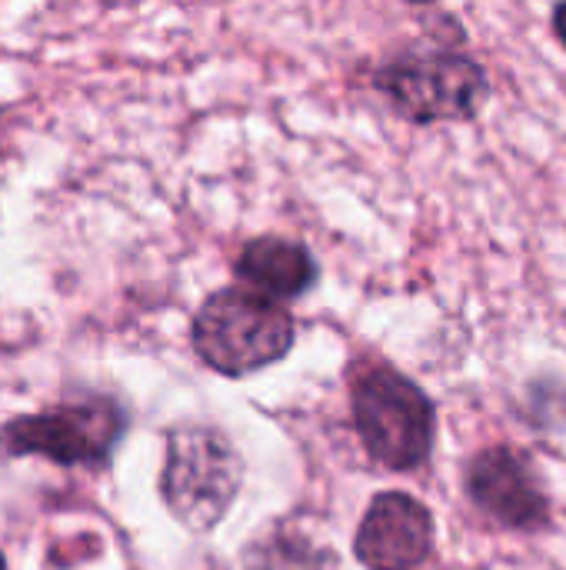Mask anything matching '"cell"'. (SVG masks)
I'll return each mask as SVG.
<instances>
[{"mask_svg": "<svg viewBox=\"0 0 566 570\" xmlns=\"http://www.w3.org/2000/svg\"><path fill=\"white\" fill-rule=\"evenodd\" d=\"M554 30H557L560 43L566 47V0H560V3L554 7Z\"/></svg>", "mask_w": 566, "mask_h": 570, "instance_id": "obj_9", "label": "cell"}, {"mask_svg": "<svg viewBox=\"0 0 566 570\" xmlns=\"http://www.w3.org/2000/svg\"><path fill=\"white\" fill-rule=\"evenodd\" d=\"M410 3H434V0H410Z\"/></svg>", "mask_w": 566, "mask_h": 570, "instance_id": "obj_10", "label": "cell"}, {"mask_svg": "<svg viewBox=\"0 0 566 570\" xmlns=\"http://www.w3.org/2000/svg\"><path fill=\"white\" fill-rule=\"evenodd\" d=\"M374 87L414 124L470 120L490 97L487 70L457 50H407L374 73Z\"/></svg>", "mask_w": 566, "mask_h": 570, "instance_id": "obj_2", "label": "cell"}, {"mask_svg": "<svg viewBox=\"0 0 566 570\" xmlns=\"http://www.w3.org/2000/svg\"><path fill=\"white\" fill-rule=\"evenodd\" d=\"M237 277L270 301H294L317 284L320 267L300 240L254 237L237 257Z\"/></svg>", "mask_w": 566, "mask_h": 570, "instance_id": "obj_8", "label": "cell"}, {"mask_svg": "<svg viewBox=\"0 0 566 570\" xmlns=\"http://www.w3.org/2000/svg\"><path fill=\"white\" fill-rule=\"evenodd\" d=\"M434 548V518L410 494L387 491L374 498L357 531V558L370 570L417 568Z\"/></svg>", "mask_w": 566, "mask_h": 570, "instance_id": "obj_7", "label": "cell"}, {"mask_svg": "<svg viewBox=\"0 0 566 570\" xmlns=\"http://www.w3.org/2000/svg\"><path fill=\"white\" fill-rule=\"evenodd\" d=\"M467 494L507 528H540L550 514L534 464L510 448H490L474 458L467 468Z\"/></svg>", "mask_w": 566, "mask_h": 570, "instance_id": "obj_6", "label": "cell"}, {"mask_svg": "<svg viewBox=\"0 0 566 570\" xmlns=\"http://www.w3.org/2000/svg\"><path fill=\"white\" fill-rule=\"evenodd\" d=\"M123 434V414L110 401L67 404L33 417H17L0 431V454L23 458L40 454L57 464H107L117 438Z\"/></svg>", "mask_w": 566, "mask_h": 570, "instance_id": "obj_5", "label": "cell"}, {"mask_svg": "<svg viewBox=\"0 0 566 570\" xmlns=\"http://www.w3.org/2000/svg\"><path fill=\"white\" fill-rule=\"evenodd\" d=\"M0 570H3V558H0Z\"/></svg>", "mask_w": 566, "mask_h": 570, "instance_id": "obj_11", "label": "cell"}, {"mask_svg": "<svg viewBox=\"0 0 566 570\" xmlns=\"http://www.w3.org/2000/svg\"><path fill=\"white\" fill-rule=\"evenodd\" d=\"M240 478L244 464L220 431L197 424L170 431L160 491L183 528H217L240 491Z\"/></svg>", "mask_w": 566, "mask_h": 570, "instance_id": "obj_3", "label": "cell"}, {"mask_svg": "<svg viewBox=\"0 0 566 570\" xmlns=\"http://www.w3.org/2000/svg\"><path fill=\"white\" fill-rule=\"evenodd\" d=\"M294 334L297 327L287 307L250 287H224L210 294L190 327L200 361L227 377L277 364L294 347Z\"/></svg>", "mask_w": 566, "mask_h": 570, "instance_id": "obj_1", "label": "cell"}, {"mask_svg": "<svg viewBox=\"0 0 566 570\" xmlns=\"http://www.w3.org/2000/svg\"><path fill=\"white\" fill-rule=\"evenodd\" d=\"M354 421L367 454L390 471L420 468L437 434L430 397L394 367H374L357 381Z\"/></svg>", "mask_w": 566, "mask_h": 570, "instance_id": "obj_4", "label": "cell"}]
</instances>
